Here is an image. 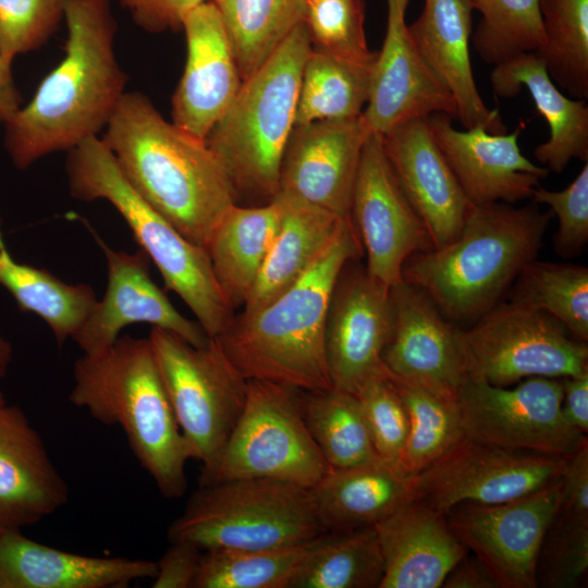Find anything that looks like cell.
<instances>
[{
    "label": "cell",
    "instance_id": "cell-1",
    "mask_svg": "<svg viewBox=\"0 0 588 588\" xmlns=\"http://www.w3.org/2000/svg\"><path fill=\"white\" fill-rule=\"evenodd\" d=\"M62 4L64 56L4 125V146L19 170L99 136L126 91L127 76L114 53L118 24L111 0Z\"/></svg>",
    "mask_w": 588,
    "mask_h": 588
},
{
    "label": "cell",
    "instance_id": "cell-2",
    "mask_svg": "<svg viewBox=\"0 0 588 588\" xmlns=\"http://www.w3.org/2000/svg\"><path fill=\"white\" fill-rule=\"evenodd\" d=\"M100 138L136 193L185 238L207 249L235 201L205 140L168 122L139 91H125Z\"/></svg>",
    "mask_w": 588,
    "mask_h": 588
},
{
    "label": "cell",
    "instance_id": "cell-3",
    "mask_svg": "<svg viewBox=\"0 0 588 588\" xmlns=\"http://www.w3.org/2000/svg\"><path fill=\"white\" fill-rule=\"evenodd\" d=\"M363 247L351 216L309 269L261 309L240 313L212 338L246 380L299 391L332 388L324 352L327 309L334 283Z\"/></svg>",
    "mask_w": 588,
    "mask_h": 588
},
{
    "label": "cell",
    "instance_id": "cell-4",
    "mask_svg": "<svg viewBox=\"0 0 588 588\" xmlns=\"http://www.w3.org/2000/svg\"><path fill=\"white\" fill-rule=\"evenodd\" d=\"M69 400L99 422L118 425L140 464L166 499L187 488L191 460L149 339L119 336L107 350L74 363Z\"/></svg>",
    "mask_w": 588,
    "mask_h": 588
},
{
    "label": "cell",
    "instance_id": "cell-5",
    "mask_svg": "<svg viewBox=\"0 0 588 588\" xmlns=\"http://www.w3.org/2000/svg\"><path fill=\"white\" fill-rule=\"evenodd\" d=\"M552 215L506 203L474 206L454 241L406 260L402 280L450 321L475 322L537 258Z\"/></svg>",
    "mask_w": 588,
    "mask_h": 588
},
{
    "label": "cell",
    "instance_id": "cell-6",
    "mask_svg": "<svg viewBox=\"0 0 588 588\" xmlns=\"http://www.w3.org/2000/svg\"><path fill=\"white\" fill-rule=\"evenodd\" d=\"M311 44L299 23L242 85L205 143L232 189L235 205H258L279 191L282 157L295 125L299 83Z\"/></svg>",
    "mask_w": 588,
    "mask_h": 588
},
{
    "label": "cell",
    "instance_id": "cell-7",
    "mask_svg": "<svg viewBox=\"0 0 588 588\" xmlns=\"http://www.w3.org/2000/svg\"><path fill=\"white\" fill-rule=\"evenodd\" d=\"M65 172L73 198L103 199L114 207L166 287L183 299L210 339L217 336L234 310L219 287L207 250L185 238L136 193L99 136L68 151Z\"/></svg>",
    "mask_w": 588,
    "mask_h": 588
},
{
    "label": "cell",
    "instance_id": "cell-8",
    "mask_svg": "<svg viewBox=\"0 0 588 588\" xmlns=\"http://www.w3.org/2000/svg\"><path fill=\"white\" fill-rule=\"evenodd\" d=\"M322 534L310 489L269 479L200 485L168 528L170 542L203 551L279 549Z\"/></svg>",
    "mask_w": 588,
    "mask_h": 588
},
{
    "label": "cell",
    "instance_id": "cell-9",
    "mask_svg": "<svg viewBox=\"0 0 588 588\" xmlns=\"http://www.w3.org/2000/svg\"><path fill=\"white\" fill-rule=\"evenodd\" d=\"M330 467L299 407V390L247 380L243 411L213 469L200 485L269 479L313 488Z\"/></svg>",
    "mask_w": 588,
    "mask_h": 588
},
{
    "label": "cell",
    "instance_id": "cell-10",
    "mask_svg": "<svg viewBox=\"0 0 588 588\" xmlns=\"http://www.w3.org/2000/svg\"><path fill=\"white\" fill-rule=\"evenodd\" d=\"M148 339L191 458L203 466V478L213 469L240 418L247 380L213 339L197 347L160 328H152Z\"/></svg>",
    "mask_w": 588,
    "mask_h": 588
},
{
    "label": "cell",
    "instance_id": "cell-11",
    "mask_svg": "<svg viewBox=\"0 0 588 588\" xmlns=\"http://www.w3.org/2000/svg\"><path fill=\"white\" fill-rule=\"evenodd\" d=\"M460 335L468 375L494 385L588 373L587 342L551 315L519 303L495 305Z\"/></svg>",
    "mask_w": 588,
    "mask_h": 588
},
{
    "label": "cell",
    "instance_id": "cell-12",
    "mask_svg": "<svg viewBox=\"0 0 588 588\" xmlns=\"http://www.w3.org/2000/svg\"><path fill=\"white\" fill-rule=\"evenodd\" d=\"M562 382L530 377L506 389L467 375L457 393L466 437L494 446L571 456L587 436L563 417Z\"/></svg>",
    "mask_w": 588,
    "mask_h": 588
},
{
    "label": "cell",
    "instance_id": "cell-13",
    "mask_svg": "<svg viewBox=\"0 0 588 588\" xmlns=\"http://www.w3.org/2000/svg\"><path fill=\"white\" fill-rule=\"evenodd\" d=\"M568 457L507 450L465 436L414 476V499L444 513L464 502H507L559 481Z\"/></svg>",
    "mask_w": 588,
    "mask_h": 588
},
{
    "label": "cell",
    "instance_id": "cell-14",
    "mask_svg": "<svg viewBox=\"0 0 588 588\" xmlns=\"http://www.w3.org/2000/svg\"><path fill=\"white\" fill-rule=\"evenodd\" d=\"M562 499L561 479L497 504L464 502L450 509L453 534L488 571L498 588H535L543 537Z\"/></svg>",
    "mask_w": 588,
    "mask_h": 588
},
{
    "label": "cell",
    "instance_id": "cell-15",
    "mask_svg": "<svg viewBox=\"0 0 588 588\" xmlns=\"http://www.w3.org/2000/svg\"><path fill=\"white\" fill-rule=\"evenodd\" d=\"M350 216L366 254V270L390 287L402 281L409 257L433 248L424 221L391 168L381 137L372 133L362 150Z\"/></svg>",
    "mask_w": 588,
    "mask_h": 588
},
{
    "label": "cell",
    "instance_id": "cell-16",
    "mask_svg": "<svg viewBox=\"0 0 588 588\" xmlns=\"http://www.w3.org/2000/svg\"><path fill=\"white\" fill-rule=\"evenodd\" d=\"M358 259H351L341 270L324 326L332 388L353 394L385 371L381 356L394 327L391 287L372 278Z\"/></svg>",
    "mask_w": 588,
    "mask_h": 588
},
{
    "label": "cell",
    "instance_id": "cell-17",
    "mask_svg": "<svg viewBox=\"0 0 588 588\" xmlns=\"http://www.w3.org/2000/svg\"><path fill=\"white\" fill-rule=\"evenodd\" d=\"M369 134L362 114L294 125L282 157L277 195L342 218L350 216L360 155Z\"/></svg>",
    "mask_w": 588,
    "mask_h": 588
},
{
    "label": "cell",
    "instance_id": "cell-18",
    "mask_svg": "<svg viewBox=\"0 0 588 588\" xmlns=\"http://www.w3.org/2000/svg\"><path fill=\"white\" fill-rule=\"evenodd\" d=\"M103 252L108 282L103 297L97 301L72 340L83 354H94L110 347L126 326L149 323L168 330L194 346H205L210 338L200 323L184 317L149 275V257L114 250L90 229Z\"/></svg>",
    "mask_w": 588,
    "mask_h": 588
},
{
    "label": "cell",
    "instance_id": "cell-19",
    "mask_svg": "<svg viewBox=\"0 0 588 588\" xmlns=\"http://www.w3.org/2000/svg\"><path fill=\"white\" fill-rule=\"evenodd\" d=\"M391 295L394 327L381 356L387 371L456 400L468 375L461 328L445 318L420 289L403 280L391 286Z\"/></svg>",
    "mask_w": 588,
    "mask_h": 588
},
{
    "label": "cell",
    "instance_id": "cell-20",
    "mask_svg": "<svg viewBox=\"0 0 588 588\" xmlns=\"http://www.w3.org/2000/svg\"><path fill=\"white\" fill-rule=\"evenodd\" d=\"M387 32L372 64L369 97L362 117L368 131L382 136L395 125L432 113L457 119L446 87L432 73L409 33V0H387Z\"/></svg>",
    "mask_w": 588,
    "mask_h": 588
},
{
    "label": "cell",
    "instance_id": "cell-21",
    "mask_svg": "<svg viewBox=\"0 0 588 588\" xmlns=\"http://www.w3.org/2000/svg\"><path fill=\"white\" fill-rule=\"evenodd\" d=\"M186 62L172 97V123L205 140L235 98L242 78L230 36L215 2L184 19Z\"/></svg>",
    "mask_w": 588,
    "mask_h": 588
},
{
    "label": "cell",
    "instance_id": "cell-22",
    "mask_svg": "<svg viewBox=\"0 0 588 588\" xmlns=\"http://www.w3.org/2000/svg\"><path fill=\"white\" fill-rule=\"evenodd\" d=\"M436 143L463 192L474 206L514 204L531 198L550 171L527 159L518 146L523 125L510 133L492 134L481 126L458 131L451 115L427 117Z\"/></svg>",
    "mask_w": 588,
    "mask_h": 588
},
{
    "label": "cell",
    "instance_id": "cell-23",
    "mask_svg": "<svg viewBox=\"0 0 588 588\" xmlns=\"http://www.w3.org/2000/svg\"><path fill=\"white\" fill-rule=\"evenodd\" d=\"M380 137L391 168L424 221L433 248L454 241L474 205L436 143L427 117L404 121Z\"/></svg>",
    "mask_w": 588,
    "mask_h": 588
},
{
    "label": "cell",
    "instance_id": "cell-24",
    "mask_svg": "<svg viewBox=\"0 0 588 588\" xmlns=\"http://www.w3.org/2000/svg\"><path fill=\"white\" fill-rule=\"evenodd\" d=\"M69 487L42 438L15 405L0 412V534L21 530L68 503Z\"/></svg>",
    "mask_w": 588,
    "mask_h": 588
},
{
    "label": "cell",
    "instance_id": "cell-25",
    "mask_svg": "<svg viewBox=\"0 0 588 588\" xmlns=\"http://www.w3.org/2000/svg\"><path fill=\"white\" fill-rule=\"evenodd\" d=\"M383 559L379 588H439L468 550L446 514L412 499L373 526Z\"/></svg>",
    "mask_w": 588,
    "mask_h": 588
},
{
    "label": "cell",
    "instance_id": "cell-26",
    "mask_svg": "<svg viewBox=\"0 0 588 588\" xmlns=\"http://www.w3.org/2000/svg\"><path fill=\"white\" fill-rule=\"evenodd\" d=\"M471 0H425L418 19L408 26L422 59L446 87L466 127L506 133L498 110H490L477 89L469 54Z\"/></svg>",
    "mask_w": 588,
    "mask_h": 588
},
{
    "label": "cell",
    "instance_id": "cell-27",
    "mask_svg": "<svg viewBox=\"0 0 588 588\" xmlns=\"http://www.w3.org/2000/svg\"><path fill=\"white\" fill-rule=\"evenodd\" d=\"M156 574L157 562L81 555L36 542L21 530L0 534V588H117Z\"/></svg>",
    "mask_w": 588,
    "mask_h": 588
},
{
    "label": "cell",
    "instance_id": "cell-28",
    "mask_svg": "<svg viewBox=\"0 0 588 588\" xmlns=\"http://www.w3.org/2000/svg\"><path fill=\"white\" fill-rule=\"evenodd\" d=\"M499 97H514L523 88L530 94L549 126V139L534 150L537 161L560 173L573 158L588 161V106L586 100L563 95L535 52L494 65L490 75Z\"/></svg>",
    "mask_w": 588,
    "mask_h": 588
},
{
    "label": "cell",
    "instance_id": "cell-29",
    "mask_svg": "<svg viewBox=\"0 0 588 588\" xmlns=\"http://www.w3.org/2000/svg\"><path fill=\"white\" fill-rule=\"evenodd\" d=\"M310 493L324 532L350 531L373 527L414 499V476L376 460L329 469Z\"/></svg>",
    "mask_w": 588,
    "mask_h": 588
},
{
    "label": "cell",
    "instance_id": "cell-30",
    "mask_svg": "<svg viewBox=\"0 0 588 588\" xmlns=\"http://www.w3.org/2000/svg\"><path fill=\"white\" fill-rule=\"evenodd\" d=\"M274 199L281 204L279 228L243 314L261 309L291 287L329 245L346 218L297 199L280 195Z\"/></svg>",
    "mask_w": 588,
    "mask_h": 588
},
{
    "label": "cell",
    "instance_id": "cell-31",
    "mask_svg": "<svg viewBox=\"0 0 588 588\" xmlns=\"http://www.w3.org/2000/svg\"><path fill=\"white\" fill-rule=\"evenodd\" d=\"M279 200L265 205H233L207 246L219 287L235 310L243 307L277 234Z\"/></svg>",
    "mask_w": 588,
    "mask_h": 588
},
{
    "label": "cell",
    "instance_id": "cell-32",
    "mask_svg": "<svg viewBox=\"0 0 588 588\" xmlns=\"http://www.w3.org/2000/svg\"><path fill=\"white\" fill-rule=\"evenodd\" d=\"M0 217V286L20 309L38 316L61 346L72 339L97 303L95 290L84 283H66L46 269L19 262L9 252Z\"/></svg>",
    "mask_w": 588,
    "mask_h": 588
},
{
    "label": "cell",
    "instance_id": "cell-33",
    "mask_svg": "<svg viewBox=\"0 0 588 588\" xmlns=\"http://www.w3.org/2000/svg\"><path fill=\"white\" fill-rule=\"evenodd\" d=\"M382 577L376 530L365 527L318 536L287 588H379Z\"/></svg>",
    "mask_w": 588,
    "mask_h": 588
},
{
    "label": "cell",
    "instance_id": "cell-34",
    "mask_svg": "<svg viewBox=\"0 0 588 588\" xmlns=\"http://www.w3.org/2000/svg\"><path fill=\"white\" fill-rule=\"evenodd\" d=\"M299 407L306 427L330 469L380 460L355 394L334 388L299 391Z\"/></svg>",
    "mask_w": 588,
    "mask_h": 588
},
{
    "label": "cell",
    "instance_id": "cell-35",
    "mask_svg": "<svg viewBox=\"0 0 588 588\" xmlns=\"http://www.w3.org/2000/svg\"><path fill=\"white\" fill-rule=\"evenodd\" d=\"M372 64L310 48L301 76L295 125L360 115L369 97Z\"/></svg>",
    "mask_w": 588,
    "mask_h": 588
},
{
    "label": "cell",
    "instance_id": "cell-36",
    "mask_svg": "<svg viewBox=\"0 0 588 588\" xmlns=\"http://www.w3.org/2000/svg\"><path fill=\"white\" fill-rule=\"evenodd\" d=\"M233 46L242 82L304 21L307 0H215Z\"/></svg>",
    "mask_w": 588,
    "mask_h": 588
},
{
    "label": "cell",
    "instance_id": "cell-37",
    "mask_svg": "<svg viewBox=\"0 0 588 588\" xmlns=\"http://www.w3.org/2000/svg\"><path fill=\"white\" fill-rule=\"evenodd\" d=\"M543 42L535 51L554 84L588 98V0H539Z\"/></svg>",
    "mask_w": 588,
    "mask_h": 588
},
{
    "label": "cell",
    "instance_id": "cell-38",
    "mask_svg": "<svg viewBox=\"0 0 588 588\" xmlns=\"http://www.w3.org/2000/svg\"><path fill=\"white\" fill-rule=\"evenodd\" d=\"M388 376L409 420L400 468L403 474L415 476L465 437L457 401L400 380L389 372Z\"/></svg>",
    "mask_w": 588,
    "mask_h": 588
},
{
    "label": "cell",
    "instance_id": "cell-39",
    "mask_svg": "<svg viewBox=\"0 0 588 588\" xmlns=\"http://www.w3.org/2000/svg\"><path fill=\"white\" fill-rule=\"evenodd\" d=\"M511 301L558 319L576 339L588 341V269L584 266L527 264L513 283Z\"/></svg>",
    "mask_w": 588,
    "mask_h": 588
},
{
    "label": "cell",
    "instance_id": "cell-40",
    "mask_svg": "<svg viewBox=\"0 0 588 588\" xmlns=\"http://www.w3.org/2000/svg\"><path fill=\"white\" fill-rule=\"evenodd\" d=\"M315 539L279 549L204 551L192 588H287Z\"/></svg>",
    "mask_w": 588,
    "mask_h": 588
},
{
    "label": "cell",
    "instance_id": "cell-41",
    "mask_svg": "<svg viewBox=\"0 0 588 588\" xmlns=\"http://www.w3.org/2000/svg\"><path fill=\"white\" fill-rule=\"evenodd\" d=\"M481 20L473 42L480 58L500 64L543 42L539 0H471Z\"/></svg>",
    "mask_w": 588,
    "mask_h": 588
},
{
    "label": "cell",
    "instance_id": "cell-42",
    "mask_svg": "<svg viewBox=\"0 0 588 588\" xmlns=\"http://www.w3.org/2000/svg\"><path fill=\"white\" fill-rule=\"evenodd\" d=\"M304 23L311 48L334 57L373 63L368 49L364 0H307Z\"/></svg>",
    "mask_w": 588,
    "mask_h": 588
},
{
    "label": "cell",
    "instance_id": "cell-43",
    "mask_svg": "<svg viewBox=\"0 0 588 588\" xmlns=\"http://www.w3.org/2000/svg\"><path fill=\"white\" fill-rule=\"evenodd\" d=\"M588 572V517L558 510L540 547L537 586L575 588Z\"/></svg>",
    "mask_w": 588,
    "mask_h": 588
},
{
    "label": "cell",
    "instance_id": "cell-44",
    "mask_svg": "<svg viewBox=\"0 0 588 588\" xmlns=\"http://www.w3.org/2000/svg\"><path fill=\"white\" fill-rule=\"evenodd\" d=\"M355 395L359 400L377 455L401 471L409 420L387 369L383 373L368 379Z\"/></svg>",
    "mask_w": 588,
    "mask_h": 588
},
{
    "label": "cell",
    "instance_id": "cell-45",
    "mask_svg": "<svg viewBox=\"0 0 588 588\" xmlns=\"http://www.w3.org/2000/svg\"><path fill=\"white\" fill-rule=\"evenodd\" d=\"M62 19V0H0V56L12 64L41 47Z\"/></svg>",
    "mask_w": 588,
    "mask_h": 588
},
{
    "label": "cell",
    "instance_id": "cell-46",
    "mask_svg": "<svg viewBox=\"0 0 588 588\" xmlns=\"http://www.w3.org/2000/svg\"><path fill=\"white\" fill-rule=\"evenodd\" d=\"M531 198L548 205L558 217L555 252L563 257L577 255L588 241V161L566 188L556 192L537 186Z\"/></svg>",
    "mask_w": 588,
    "mask_h": 588
},
{
    "label": "cell",
    "instance_id": "cell-47",
    "mask_svg": "<svg viewBox=\"0 0 588 588\" xmlns=\"http://www.w3.org/2000/svg\"><path fill=\"white\" fill-rule=\"evenodd\" d=\"M134 23L149 33L182 28L186 15L206 0H119Z\"/></svg>",
    "mask_w": 588,
    "mask_h": 588
},
{
    "label": "cell",
    "instance_id": "cell-48",
    "mask_svg": "<svg viewBox=\"0 0 588 588\" xmlns=\"http://www.w3.org/2000/svg\"><path fill=\"white\" fill-rule=\"evenodd\" d=\"M203 550L185 541L171 542V547L157 562L154 588H192L198 572Z\"/></svg>",
    "mask_w": 588,
    "mask_h": 588
},
{
    "label": "cell",
    "instance_id": "cell-49",
    "mask_svg": "<svg viewBox=\"0 0 588 588\" xmlns=\"http://www.w3.org/2000/svg\"><path fill=\"white\" fill-rule=\"evenodd\" d=\"M561 481L559 511L588 517V441L568 457Z\"/></svg>",
    "mask_w": 588,
    "mask_h": 588
},
{
    "label": "cell",
    "instance_id": "cell-50",
    "mask_svg": "<svg viewBox=\"0 0 588 588\" xmlns=\"http://www.w3.org/2000/svg\"><path fill=\"white\" fill-rule=\"evenodd\" d=\"M561 411L565 420L584 434L588 431V373L561 379Z\"/></svg>",
    "mask_w": 588,
    "mask_h": 588
},
{
    "label": "cell",
    "instance_id": "cell-51",
    "mask_svg": "<svg viewBox=\"0 0 588 588\" xmlns=\"http://www.w3.org/2000/svg\"><path fill=\"white\" fill-rule=\"evenodd\" d=\"M445 588H498L495 581L476 559L468 553L450 571L443 580Z\"/></svg>",
    "mask_w": 588,
    "mask_h": 588
},
{
    "label": "cell",
    "instance_id": "cell-52",
    "mask_svg": "<svg viewBox=\"0 0 588 588\" xmlns=\"http://www.w3.org/2000/svg\"><path fill=\"white\" fill-rule=\"evenodd\" d=\"M21 100L12 76L11 63L0 56V127L16 114L21 108Z\"/></svg>",
    "mask_w": 588,
    "mask_h": 588
},
{
    "label": "cell",
    "instance_id": "cell-53",
    "mask_svg": "<svg viewBox=\"0 0 588 588\" xmlns=\"http://www.w3.org/2000/svg\"><path fill=\"white\" fill-rule=\"evenodd\" d=\"M13 358V348L9 341L0 335V379L3 378Z\"/></svg>",
    "mask_w": 588,
    "mask_h": 588
},
{
    "label": "cell",
    "instance_id": "cell-54",
    "mask_svg": "<svg viewBox=\"0 0 588 588\" xmlns=\"http://www.w3.org/2000/svg\"><path fill=\"white\" fill-rule=\"evenodd\" d=\"M7 405L5 397L3 393L0 390V412L3 409V407Z\"/></svg>",
    "mask_w": 588,
    "mask_h": 588
}]
</instances>
